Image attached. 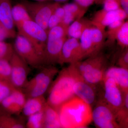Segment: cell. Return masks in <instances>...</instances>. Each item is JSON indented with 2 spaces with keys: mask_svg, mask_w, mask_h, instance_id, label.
<instances>
[{
  "mask_svg": "<svg viewBox=\"0 0 128 128\" xmlns=\"http://www.w3.org/2000/svg\"><path fill=\"white\" fill-rule=\"evenodd\" d=\"M17 29L18 34L23 36L32 44L43 60L48 31L32 20L26 21Z\"/></svg>",
  "mask_w": 128,
  "mask_h": 128,
  "instance_id": "6",
  "label": "cell"
},
{
  "mask_svg": "<svg viewBox=\"0 0 128 128\" xmlns=\"http://www.w3.org/2000/svg\"><path fill=\"white\" fill-rule=\"evenodd\" d=\"M84 58L78 39L73 38H67L64 43L60 56L58 64H73L81 61Z\"/></svg>",
  "mask_w": 128,
  "mask_h": 128,
  "instance_id": "12",
  "label": "cell"
},
{
  "mask_svg": "<svg viewBox=\"0 0 128 128\" xmlns=\"http://www.w3.org/2000/svg\"><path fill=\"white\" fill-rule=\"evenodd\" d=\"M92 118L98 128H119L115 113L102 100L100 99L92 111Z\"/></svg>",
  "mask_w": 128,
  "mask_h": 128,
  "instance_id": "10",
  "label": "cell"
},
{
  "mask_svg": "<svg viewBox=\"0 0 128 128\" xmlns=\"http://www.w3.org/2000/svg\"><path fill=\"white\" fill-rule=\"evenodd\" d=\"M128 15L122 8L114 10L106 11L104 9L96 12L91 21L93 26L102 30L114 21L124 20Z\"/></svg>",
  "mask_w": 128,
  "mask_h": 128,
  "instance_id": "13",
  "label": "cell"
},
{
  "mask_svg": "<svg viewBox=\"0 0 128 128\" xmlns=\"http://www.w3.org/2000/svg\"><path fill=\"white\" fill-rule=\"evenodd\" d=\"M12 17L14 25L18 28L26 21L32 20L24 5L21 2L12 6Z\"/></svg>",
  "mask_w": 128,
  "mask_h": 128,
  "instance_id": "20",
  "label": "cell"
},
{
  "mask_svg": "<svg viewBox=\"0 0 128 128\" xmlns=\"http://www.w3.org/2000/svg\"><path fill=\"white\" fill-rule=\"evenodd\" d=\"M115 39L118 44L123 49L128 48V22H124L118 30L115 36Z\"/></svg>",
  "mask_w": 128,
  "mask_h": 128,
  "instance_id": "26",
  "label": "cell"
},
{
  "mask_svg": "<svg viewBox=\"0 0 128 128\" xmlns=\"http://www.w3.org/2000/svg\"><path fill=\"white\" fill-rule=\"evenodd\" d=\"M68 28L61 24L48 30L43 56L44 66L58 64L62 47L67 39Z\"/></svg>",
  "mask_w": 128,
  "mask_h": 128,
  "instance_id": "4",
  "label": "cell"
},
{
  "mask_svg": "<svg viewBox=\"0 0 128 128\" xmlns=\"http://www.w3.org/2000/svg\"><path fill=\"white\" fill-rule=\"evenodd\" d=\"M11 66L9 60H0V80L10 83Z\"/></svg>",
  "mask_w": 128,
  "mask_h": 128,
  "instance_id": "28",
  "label": "cell"
},
{
  "mask_svg": "<svg viewBox=\"0 0 128 128\" xmlns=\"http://www.w3.org/2000/svg\"><path fill=\"white\" fill-rule=\"evenodd\" d=\"M16 36V33L9 31L2 22H0V41H4L7 38H14Z\"/></svg>",
  "mask_w": 128,
  "mask_h": 128,
  "instance_id": "32",
  "label": "cell"
},
{
  "mask_svg": "<svg viewBox=\"0 0 128 128\" xmlns=\"http://www.w3.org/2000/svg\"><path fill=\"white\" fill-rule=\"evenodd\" d=\"M104 8L106 11L114 10L121 8L120 2L118 0H104Z\"/></svg>",
  "mask_w": 128,
  "mask_h": 128,
  "instance_id": "30",
  "label": "cell"
},
{
  "mask_svg": "<svg viewBox=\"0 0 128 128\" xmlns=\"http://www.w3.org/2000/svg\"><path fill=\"white\" fill-rule=\"evenodd\" d=\"M113 79L124 92H128V69L111 66L107 69L104 78Z\"/></svg>",
  "mask_w": 128,
  "mask_h": 128,
  "instance_id": "15",
  "label": "cell"
},
{
  "mask_svg": "<svg viewBox=\"0 0 128 128\" xmlns=\"http://www.w3.org/2000/svg\"><path fill=\"white\" fill-rule=\"evenodd\" d=\"M118 64L119 67L128 69V48L125 49V50L120 56Z\"/></svg>",
  "mask_w": 128,
  "mask_h": 128,
  "instance_id": "33",
  "label": "cell"
},
{
  "mask_svg": "<svg viewBox=\"0 0 128 128\" xmlns=\"http://www.w3.org/2000/svg\"><path fill=\"white\" fill-rule=\"evenodd\" d=\"M115 115L120 128H128V92H124L123 104Z\"/></svg>",
  "mask_w": 128,
  "mask_h": 128,
  "instance_id": "23",
  "label": "cell"
},
{
  "mask_svg": "<svg viewBox=\"0 0 128 128\" xmlns=\"http://www.w3.org/2000/svg\"><path fill=\"white\" fill-rule=\"evenodd\" d=\"M10 83H7L0 88V104L11 94L15 89Z\"/></svg>",
  "mask_w": 128,
  "mask_h": 128,
  "instance_id": "31",
  "label": "cell"
},
{
  "mask_svg": "<svg viewBox=\"0 0 128 128\" xmlns=\"http://www.w3.org/2000/svg\"><path fill=\"white\" fill-rule=\"evenodd\" d=\"M121 8L128 15V0H118Z\"/></svg>",
  "mask_w": 128,
  "mask_h": 128,
  "instance_id": "38",
  "label": "cell"
},
{
  "mask_svg": "<svg viewBox=\"0 0 128 128\" xmlns=\"http://www.w3.org/2000/svg\"><path fill=\"white\" fill-rule=\"evenodd\" d=\"M13 48L14 51L29 66L42 68L44 66L42 57L33 46L22 35L16 36Z\"/></svg>",
  "mask_w": 128,
  "mask_h": 128,
  "instance_id": "8",
  "label": "cell"
},
{
  "mask_svg": "<svg viewBox=\"0 0 128 128\" xmlns=\"http://www.w3.org/2000/svg\"><path fill=\"white\" fill-rule=\"evenodd\" d=\"M44 96L27 98L22 113L24 116L28 117L44 109L47 104Z\"/></svg>",
  "mask_w": 128,
  "mask_h": 128,
  "instance_id": "16",
  "label": "cell"
},
{
  "mask_svg": "<svg viewBox=\"0 0 128 128\" xmlns=\"http://www.w3.org/2000/svg\"><path fill=\"white\" fill-rule=\"evenodd\" d=\"M54 13L59 18L62 20L64 15V10L62 6L60 5L54 10Z\"/></svg>",
  "mask_w": 128,
  "mask_h": 128,
  "instance_id": "37",
  "label": "cell"
},
{
  "mask_svg": "<svg viewBox=\"0 0 128 128\" xmlns=\"http://www.w3.org/2000/svg\"><path fill=\"white\" fill-rule=\"evenodd\" d=\"M102 83L104 87L103 97L100 99L116 114L122 106L125 92L112 78H104Z\"/></svg>",
  "mask_w": 128,
  "mask_h": 128,
  "instance_id": "11",
  "label": "cell"
},
{
  "mask_svg": "<svg viewBox=\"0 0 128 128\" xmlns=\"http://www.w3.org/2000/svg\"><path fill=\"white\" fill-rule=\"evenodd\" d=\"M0 22H1L0 20Z\"/></svg>",
  "mask_w": 128,
  "mask_h": 128,
  "instance_id": "42",
  "label": "cell"
},
{
  "mask_svg": "<svg viewBox=\"0 0 128 128\" xmlns=\"http://www.w3.org/2000/svg\"><path fill=\"white\" fill-rule=\"evenodd\" d=\"M62 7L65 12H70L75 16L76 19L82 18L87 9L86 8L83 7L76 2L66 4Z\"/></svg>",
  "mask_w": 128,
  "mask_h": 128,
  "instance_id": "27",
  "label": "cell"
},
{
  "mask_svg": "<svg viewBox=\"0 0 128 128\" xmlns=\"http://www.w3.org/2000/svg\"><path fill=\"white\" fill-rule=\"evenodd\" d=\"M92 26L91 21L82 18L76 19L69 26L67 36H68L69 38L80 39L84 31Z\"/></svg>",
  "mask_w": 128,
  "mask_h": 128,
  "instance_id": "18",
  "label": "cell"
},
{
  "mask_svg": "<svg viewBox=\"0 0 128 128\" xmlns=\"http://www.w3.org/2000/svg\"><path fill=\"white\" fill-rule=\"evenodd\" d=\"M90 27L84 31L80 38V44L84 58L96 54L92 41Z\"/></svg>",
  "mask_w": 128,
  "mask_h": 128,
  "instance_id": "21",
  "label": "cell"
},
{
  "mask_svg": "<svg viewBox=\"0 0 128 128\" xmlns=\"http://www.w3.org/2000/svg\"><path fill=\"white\" fill-rule=\"evenodd\" d=\"M44 128H62L58 112L47 103L44 109Z\"/></svg>",
  "mask_w": 128,
  "mask_h": 128,
  "instance_id": "19",
  "label": "cell"
},
{
  "mask_svg": "<svg viewBox=\"0 0 128 128\" xmlns=\"http://www.w3.org/2000/svg\"><path fill=\"white\" fill-rule=\"evenodd\" d=\"M26 128H44V110L28 117Z\"/></svg>",
  "mask_w": 128,
  "mask_h": 128,
  "instance_id": "25",
  "label": "cell"
},
{
  "mask_svg": "<svg viewBox=\"0 0 128 128\" xmlns=\"http://www.w3.org/2000/svg\"><path fill=\"white\" fill-rule=\"evenodd\" d=\"M92 41L96 54L100 52L104 44L106 34L102 30L92 26L90 27Z\"/></svg>",
  "mask_w": 128,
  "mask_h": 128,
  "instance_id": "22",
  "label": "cell"
},
{
  "mask_svg": "<svg viewBox=\"0 0 128 128\" xmlns=\"http://www.w3.org/2000/svg\"><path fill=\"white\" fill-rule=\"evenodd\" d=\"M48 90V104L58 111L60 107L75 96L73 87L80 76L74 64L59 70Z\"/></svg>",
  "mask_w": 128,
  "mask_h": 128,
  "instance_id": "1",
  "label": "cell"
},
{
  "mask_svg": "<svg viewBox=\"0 0 128 128\" xmlns=\"http://www.w3.org/2000/svg\"><path fill=\"white\" fill-rule=\"evenodd\" d=\"M33 78L28 80L23 91L27 98L44 96L59 70L54 66H46Z\"/></svg>",
  "mask_w": 128,
  "mask_h": 128,
  "instance_id": "5",
  "label": "cell"
},
{
  "mask_svg": "<svg viewBox=\"0 0 128 128\" xmlns=\"http://www.w3.org/2000/svg\"><path fill=\"white\" fill-rule=\"evenodd\" d=\"M104 0H96V3L97 4H102L103 3Z\"/></svg>",
  "mask_w": 128,
  "mask_h": 128,
  "instance_id": "39",
  "label": "cell"
},
{
  "mask_svg": "<svg viewBox=\"0 0 128 128\" xmlns=\"http://www.w3.org/2000/svg\"><path fill=\"white\" fill-rule=\"evenodd\" d=\"M34 0L37 1L38 2H44L48 0Z\"/></svg>",
  "mask_w": 128,
  "mask_h": 128,
  "instance_id": "41",
  "label": "cell"
},
{
  "mask_svg": "<svg viewBox=\"0 0 128 128\" xmlns=\"http://www.w3.org/2000/svg\"><path fill=\"white\" fill-rule=\"evenodd\" d=\"M124 20H118L114 21L108 26V32L114 31L119 28L124 22Z\"/></svg>",
  "mask_w": 128,
  "mask_h": 128,
  "instance_id": "35",
  "label": "cell"
},
{
  "mask_svg": "<svg viewBox=\"0 0 128 128\" xmlns=\"http://www.w3.org/2000/svg\"><path fill=\"white\" fill-rule=\"evenodd\" d=\"M26 123L22 120L9 114L0 115V128H25Z\"/></svg>",
  "mask_w": 128,
  "mask_h": 128,
  "instance_id": "24",
  "label": "cell"
},
{
  "mask_svg": "<svg viewBox=\"0 0 128 128\" xmlns=\"http://www.w3.org/2000/svg\"><path fill=\"white\" fill-rule=\"evenodd\" d=\"M75 1L78 4L87 8L94 2H96V0H75Z\"/></svg>",
  "mask_w": 128,
  "mask_h": 128,
  "instance_id": "36",
  "label": "cell"
},
{
  "mask_svg": "<svg viewBox=\"0 0 128 128\" xmlns=\"http://www.w3.org/2000/svg\"><path fill=\"white\" fill-rule=\"evenodd\" d=\"M9 62L11 66L10 83L14 88L22 90L28 81L30 66L15 51Z\"/></svg>",
  "mask_w": 128,
  "mask_h": 128,
  "instance_id": "9",
  "label": "cell"
},
{
  "mask_svg": "<svg viewBox=\"0 0 128 128\" xmlns=\"http://www.w3.org/2000/svg\"><path fill=\"white\" fill-rule=\"evenodd\" d=\"M74 64L78 74L86 82L97 86L104 79L108 69L106 57L101 52Z\"/></svg>",
  "mask_w": 128,
  "mask_h": 128,
  "instance_id": "3",
  "label": "cell"
},
{
  "mask_svg": "<svg viewBox=\"0 0 128 128\" xmlns=\"http://www.w3.org/2000/svg\"><path fill=\"white\" fill-rule=\"evenodd\" d=\"M58 111L62 128H86L92 121L91 106L76 96L61 105Z\"/></svg>",
  "mask_w": 128,
  "mask_h": 128,
  "instance_id": "2",
  "label": "cell"
},
{
  "mask_svg": "<svg viewBox=\"0 0 128 128\" xmlns=\"http://www.w3.org/2000/svg\"><path fill=\"white\" fill-rule=\"evenodd\" d=\"M14 51L13 46L11 44L4 41H0V60L9 61Z\"/></svg>",
  "mask_w": 128,
  "mask_h": 128,
  "instance_id": "29",
  "label": "cell"
},
{
  "mask_svg": "<svg viewBox=\"0 0 128 128\" xmlns=\"http://www.w3.org/2000/svg\"><path fill=\"white\" fill-rule=\"evenodd\" d=\"M11 0H0V20L5 27L16 33L12 15Z\"/></svg>",
  "mask_w": 128,
  "mask_h": 128,
  "instance_id": "17",
  "label": "cell"
},
{
  "mask_svg": "<svg viewBox=\"0 0 128 128\" xmlns=\"http://www.w3.org/2000/svg\"><path fill=\"white\" fill-rule=\"evenodd\" d=\"M62 22V20L57 16L54 12L50 16L48 22V30L57 26Z\"/></svg>",
  "mask_w": 128,
  "mask_h": 128,
  "instance_id": "34",
  "label": "cell"
},
{
  "mask_svg": "<svg viewBox=\"0 0 128 128\" xmlns=\"http://www.w3.org/2000/svg\"><path fill=\"white\" fill-rule=\"evenodd\" d=\"M96 86L86 82L80 76L73 86V90L75 96L92 106L96 102Z\"/></svg>",
  "mask_w": 128,
  "mask_h": 128,
  "instance_id": "14",
  "label": "cell"
},
{
  "mask_svg": "<svg viewBox=\"0 0 128 128\" xmlns=\"http://www.w3.org/2000/svg\"><path fill=\"white\" fill-rule=\"evenodd\" d=\"M26 8L32 20L48 31V22L50 16L59 5V2L48 3L25 0L22 2Z\"/></svg>",
  "mask_w": 128,
  "mask_h": 128,
  "instance_id": "7",
  "label": "cell"
},
{
  "mask_svg": "<svg viewBox=\"0 0 128 128\" xmlns=\"http://www.w3.org/2000/svg\"><path fill=\"white\" fill-rule=\"evenodd\" d=\"M56 2H64L66 1L67 0H54Z\"/></svg>",
  "mask_w": 128,
  "mask_h": 128,
  "instance_id": "40",
  "label": "cell"
}]
</instances>
